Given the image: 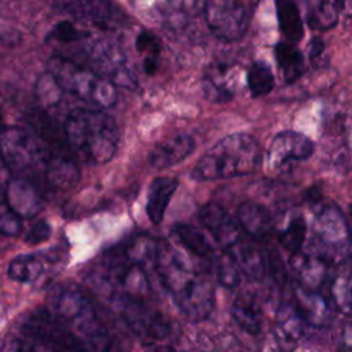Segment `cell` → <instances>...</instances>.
<instances>
[{"instance_id":"6da1fadb","label":"cell","mask_w":352,"mask_h":352,"mask_svg":"<svg viewBox=\"0 0 352 352\" xmlns=\"http://www.w3.org/2000/svg\"><path fill=\"white\" fill-rule=\"evenodd\" d=\"M154 272L188 320L201 322L210 316L214 307L212 282L191 268L166 241H158Z\"/></svg>"},{"instance_id":"7a4b0ae2","label":"cell","mask_w":352,"mask_h":352,"mask_svg":"<svg viewBox=\"0 0 352 352\" xmlns=\"http://www.w3.org/2000/svg\"><path fill=\"white\" fill-rule=\"evenodd\" d=\"M63 129L73 153L87 162L106 164L117 151L120 132L116 120L103 109L72 110Z\"/></svg>"},{"instance_id":"3957f363","label":"cell","mask_w":352,"mask_h":352,"mask_svg":"<svg viewBox=\"0 0 352 352\" xmlns=\"http://www.w3.org/2000/svg\"><path fill=\"white\" fill-rule=\"evenodd\" d=\"M261 160L257 139L246 133H232L219 140L195 164L191 177L198 182L245 176L256 170Z\"/></svg>"},{"instance_id":"277c9868","label":"cell","mask_w":352,"mask_h":352,"mask_svg":"<svg viewBox=\"0 0 352 352\" xmlns=\"http://www.w3.org/2000/svg\"><path fill=\"white\" fill-rule=\"evenodd\" d=\"M48 300L51 311L81 337L89 349H109L110 334L107 327L82 289L73 283H60L51 289Z\"/></svg>"},{"instance_id":"5b68a950","label":"cell","mask_w":352,"mask_h":352,"mask_svg":"<svg viewBox=\"0 0 352 352\" xmlns=\"http://www.w3.org/2000/svg\"><path fill=\"white\" fill-rule=\"evenodd\" d=\"M3 349L85 351L89 346L55 312L38 308L23 320L19 336L11 337L4 342Z\"/></svg>"},{"instance_id":"8992f818","label":"cell","mask_w":352,"mask_h":352,"mask_svg":"<svg viewBox=\"0 0 352 352\" xmlns=\"http://www.w3.org/2000/svg\"><path fill=\"white\" fill-rule=\"evenodd\" d=\"M48 72L63 92L98 109L111 107L117 102V87L89 66H82L62 55L48 60Z\"/></svg>"},{"instance_id":"52a82bcc","label":"cell","mask_w":352,"mask_h":352,"mask_svg":"<svg viewBox=\"0 0 352 352\" xmlns=\"http://www.w3.org/2000/svg\"><path fill=\"white\" fill-rule=\"evenodd\" d=\"M91 280L100 287L104 296L116 293L148 298L151 294L148 271L132 261L121 246L109 250L102 257L98 268L91 272Z\"/></svg>"},{"instance_id":"ba28073f","label":"cell","mask_w":352,"mask_h":352,"mask_svg":"<svg viewBox=\"0 0 352 352\" xmlns=\"http://www.w3.org/2000/svg\"><path fill=\"white\" fill-rule=\"evenodd\" d=\"M106 300L142 342L162 346L173 338V323L161 311L153 308L147 298L111 293L106 294Z\"/></svg>"},{"instance_id":"9c48e42d","label":"cell","mask_w":352,"mask_h":352,"mask_svg":"<svg viewBox=\"0 0 352 352\" xmlns=\"http://www.w3.org/2000/svg\"><path fill=\"white\" fill-rule=\"evenodd\" d=\"M50 154V148L30 129L21 126L0 128V158L16 176L32 179L41 175Z\"/></svg>"},{"instance_id":"30bf717a","label":"cell","mask_w":352,"mask_h":352,"mask_svg":"<svg viewBox=\"0 0 352 352\" xmlns=\"http://www.w3.org/2000/svg\"><path fill=\"white\" fill-rule=\"evenodd\" d=\"M314 238L316 241V250L329 261L342 258L351 245V231L338 208L324 206L316 213Z\"/></svg>"},{"instance_id":"8fae6325","label":"cell","mask_w":352,"mask_h":352,"mask_svg":"<svg viewBox=\"0 0 352 352\" xmlns=\"http://www.w3.org/2000/svg\"><path fill=\"white\" fill-rule=\"evenodd\" d=\"M204 14L210 32L221 41L239 40L249 26V12L242 0H205Z\"/></svg>"},{"instance_id":"7c38bea8","label":"cell","mask_w":352,"mask_h":352,"mask_svg":"<svg viewBox=\"0 0 352 352\" xmlns=\"http://www.w3.org/2000/svg\"><path fill=\"white\" fill-rule=\"evenodd\" d=\"M89 67L116 87L135 89L138 78L125 54L113 43L96 41L85 51Z\"/></svg>"},{"instance_id":"4fadbf2b","label":"cell","mask_w":352,"mask_h":352,"mask_svg":"<svg viewBox=\"0 0 352 352\" xmlns=\"http://www.w3.org/2000/svg\"><path fill=\"white\" fill-rule=\"evenodd\" d=\"M314 142L294 131L279 132L267 150V168L271 170H287L296 162L309 158L314 153Z\"/></svg>"},{"instance_id":"5bb4252c","label":"cell","mask_w":352,"mask_h":352,"mask_svg":"<svg viewBox=\"0 0 352 352\" xmlns=\"http://www.w3.org/2000/svg\"><path fill=\"white\" fill-rule=\"evenodd\" d=\"M56 6L100 29H116L128 19V15L113 0H56Z\"/></svg>"},{"instance_id":"9a60e30c","label":"cell","mask_w":352,"mask_h":352,"mask_svg":"<svg viewBox=\"0 0 352 352\" xmlns=\"http://www.w3.org/2000/svg\"><path fill=\"white\" fill-rule=\"evenodd\" d=\"M4 191L10 206L21 219H32L41 210V194L32 179L14 175Z\"/></svg>"},{"instance_id":"2e32d148","label":"cell","mask_w":352,"mask_h":352,"mask_svg":"<svg viewBox=\"0 0 352 352\" xmlns=\"http://www.w3.org/2000/svg\"><path fill=\"white\" fill-rule=\"evenodd\" d=\"M202 226L210 232L214 241L226 249L235 243L239 238V224L219 204L209 202L199 210Z\"/></svg>"},{"instance_id":"e0dca14e","label":"cell","mask_w":352,"mask_h":352,"mask_svg":"<svg viewBox=\"0 0 352 352\" xmlns=\"http://www.w3.org/2000/svg\"><path fill=\"white\" fill-rule=\"evenodd\" d=\"M296 309L312 327H324L331 322L333 305L323 296L309 287L300 286L294 292Z\"/></svg>"},{"instance_id":"ac0fdd59","label":"cell","mask_w":352,"mask_h":352,"mask_svg":"<svg viewBox=\"0 0 352 352\" xmlns=\"http://www.w3.org/2000/svg\"><path fill=\"white\" fill-rule=\"evenodd\" d=\"M238 78L227 63L210 65L202 78V89L208 100L224 103L235 96Z\"/></svg>"},{"instance_id":"d6986e66","label":"cell","mask_w":352,"mask_h":352,"mask_svg":"<svg viewBox=\"0 0 352 352\" xmlns=\"http://www.w3.org/2000/svg\"><path fill=\"white\" fill-rule=\"evenodd\" d=\"M195 148L194 139L187 133H176L160 142L150 153V165L155 169L173 166L184 161Z\"/></svg>"},{"instance_id":"ffe728a7","label":"cell","mask_w":352,"mask_h":352,"mask_svg":"<svg viewBox=\"0 0 352 352\" xmlns=\"http://www.w3.org/2000/svg\"><path fill=\"white\" fill-rule=\"evenodd\" d=\"M329 260L316 252H297L292 254L290 265L301 286L314 289L318 287L327 275Z\"/></svg>"},{"instance_id":"44dd1931","label":"cell","mask_w":352,"mask_h":352,"mask_svg":"<svg viewBox=\"0 0 352 352\" xmlns=\"http://www.w3.org/2000/svg\"><path fill=\"white\" fill-rule=\"evenodd\" d=\"M236 221L239 227L254 239L265 238L272 227L268 209L253 201H245L238 206Z\"/></svg>"},{"instance_id":"7402d4cb","label":"cell","mask_w":352,"mask_h":352,"mask_svg":"<svg viewBox=\"0 0 352 352\" xmlns=\"http://www.w3.org/2000/svg\"><path fill=\"white\" fill-rule=\"evenodd\" d=\"M309 324L298 314L293 302L280 304L276 314V336L279 342L293 346L307 333Z\"/></svg>"},{"instance_id":"603a6c76","label":"cell","mask_w":352,"mask_h":352,"mask_svg":"<svg viewBox=\"0 0 352 352\" xmlns=\"http://www.w3.org/2000/svg\"><path fill=\"white\" fill-rule=\"evenodd\" d=\"M226 250L232 257L243 275L252 279H260L264 276L267 270V260L258 248L238 239Z\"/></svg>"},{"instance_id":"cb8c5ba5","label":"cell","mask_w":352,"mask_h":352,"mask_svg":"<svg viewBox=\"0 0 352 352\" xmlns=\"http://www.w3.org/2000/svg\"><path fill=\"white\" fill-rule=\"evenodd\" d=\"M232 318L235 323L246 333L256 336L263 330V309L254 296L245 292L241 293L232 304Z\"/></svg>"},{"instance_id":"d4e9b609","label":"cell","mask_w":352,"mask_h":352,"mask_svg":"<svg viewBox=\"0 0 352 352\" xmlns=\"http://www.w3.org/2000/svg\"><path fill=\"white\" fill-rule=\"evenodd\" d=\"M177 184L179 182L175 177H155L151 182L146 212L153 224H160L162 221L170 197L175 194Z\"/></svg>"},{"instance_id":"484cf974","label":"cell","mask_w":352,"mask_h":352,"mask_svg":"<svg viewBox=\"0 0 352 352\" xmlns=\"http://www.w3.org/2000/svg\"><path fill=\"white\" fill-rule=\"evenodd\" d=\"M275 12L280 32L290 43H298L304 37V22L294 0H275Z\"/></svg>"},{"instance_id":"4316f807","label":"cell","mask_w":352,"mask_h":352,"mask_svg":"<svg viewBox=\"0 0 352 352\" xmlns=\"http://www.w3.org/2000/svg\"><path fill=\"white\" fill-rule=\"evenodd\" d=\"M173 238L190 253L194 256L212 260L216 254V250L204 232L190 224H175L172 228Z\"/></svg>"},{"instance_id":"83f0119b","label":"cell","mask_w":352,"mask_h":352,"mask_svg":"<svg viewBox=\"0 0 352 352\" xmlns=\"http://www.w3.org/2000/svg\"><path fill=\"white\" fill-rule=\"evenodd\" d=\"M274 55L286 82H294L302 76L304 56L294 43L279 41L274 47Z\"/></svg>"},{"instance_id":"f1b7e54d","label":"cell","mask_w":352,"mask_h":352,"mask_svg":"<svg viewBox=\"0 0 352 352\" xmlns=\"http://www.w3.org/2000/svg\"><path fill=\"white\" fill-rule=\"evenodd\" d=\"M44 271L43 261L36 254H19L8 264V276L12 280L30 283L41 276Z\"/></svg>"},{"instance_id":"f546056e","label":"cell","mask_w":352,"mask_h":352,"mask_svg":"<svg viewBox=\"0 0 352 352\" xmlns=\"http://www.w3.org/2000/svg\"><path fill=\"white\" fill-rule=\"evenodd\" d=\"M331 305L344 315H352V271H341L334 275L330 285Z\"/></svg>"},{"instance_id":"4dcf8cb0","label":"cell","mask_w":352,"mask_h":352,"mask_svg":"<svg viewBox=\"0 0 352 352\" xmlns=\"http://www.w3.org/2000/svg\"><path fill=\"white\" fill-rule=\"evenodd\" d=\"M248 88L253 98L270 94L275 87V77L270 65L264 60H256L248 70Z\"/></svg>"},{"instance_id":"1f68e13d","label":"cell","mask_w":352,"mask_h":352,"mask_svg":"<svg viewBox=\"0 0 352 352\" xmlns=\"http://www.w3.org/2000/svg\"><path fill=\"white\" fill-rule=\"evenodd\" d=\"M307 22L312 29L327 30L337 23V7L327 0H314L308 6Z\"/></svg>"},{"instance_id":"d6a6232c","label":"cell","mask_w":352,"mask_h":352,"mask_svg":"<svg viewBox=\"0 0 352 352\" xmlns=\"http://www.w3.org/2000/svg\"><path fill=\"white\" fill-rule=\"evenodd\" d=\"M307 234V223L302 216H294L292 217L286 227L279 232V243L280 246L289 252L290 254H294L301 250L304 239Z\"/></svg>"},{"instance_id":"836d02e7","label":"cell","mask_w":352,"mask_h":352,"mask_svg":"<svg viewBox=\"0 0 352 352\" xmlns=\"http://www.w3.org/2000/svg\"><path fill=\"white\" fill-rule=\"evenodd\" d=\"M136 50L143 56V69L147 74H154L160 59V41L148 30H142L136 37Z\"/></svg>"},{"instance_id":"e575fe53","label":"cell","mask_w":352,"mask_h":352,"mask_svg":"<svg viewBox=\"0 0 352 352\" xmlns=\"http://www.w3.org/2000/svg\"><path fill=\"white\" fill-rule=\"evenodd\" d=\"M212 261L214 263V272H216L217 282L223 287L236 289L241 283L242 272L235 264V261L232 260V257L227 253V250L226 253H221V254L216 253Z\"/></svg>"},{"instance_id":"d590c367","label":"cell","mask_w":352,"mask_h":352,"mask_svg":"<svg viewBox=\"0 0 352 352\" xmlns=\"http://www.w3.org/2000/svg\"><path fill=\"white\" fill-rule=\"evenodd\" d=\"M21 217L10 206L6 191L0 187V234L7 236H16L22 230Z\"/></svg>"},{"instance_id":"8d00e7d4","label":"cell","mask_w":352,"mask_h":352,"mask_svg":"<svg viewBox=\"0 0 352 352\" xmlns=\"http://www.w3.org/2000/svg\"><path fill=\"white\" fill-rule=\"evenodd\" d=\"M36 94L44 106H54L60 100L63 89L50 72L41 74L36 82Z\"/></svg>"},{"instance_id":"74e56055","label":"cell","mask_w":352,"mask_h":352,"mask_svg":"<svg viewBox=\"0 0 352 352\" xmlns=\"http://www.w3.org/2000/svg\"><path fill=\"white\" fill-rule=\"evenodd\" d=\"M88 36H89V33L87 30L77 28L70 21H60L54 26V29L48 34V40H52L56 43H63V44H70V43L84 40Z\"/></svg>"},{"instance_id":"f35d334b","label":"cell","mask_w":352,"mask_h":352,"mask_svg":"<svg viewBox=\"0 0 352 352\" xmlns=\"http://www.w3.org/2000/svg\"><path fill=\"white\" fill-rule=\"evenodd\" d=\"M51 226L47 220H38L36 221L32 228L25 235V242L28 245H37L41 242H45L51 236Z\"/></svg>"},{"instance_id":"ab89813d","label":"cell","mask_w":352,"mask_h":352,"mask_svg":"<svg viewBox=\"0 0 352 352\" xmlns=\"http://www.w3.org/2000/svg\"><path fill=\"white\" fill-rule=\"evenodd\" d=\"M326 51V44L320 37H312V40L308 44V56L312 63L322 59L323 54Z\"/></svg>"},{"instance_id":"60d3db41","label":"cell","mask_w":352,"mask_h":352,"mask_svg":"<svg viewBox=\"0 0 352 352\" xmlns=\"http://www.w3.org/2000/svg\"><path fill=\"white\" fill-rule=\"evenodd\" d=\"M342 336H344V345H345V348H352V323L345 326Z\"/></svg>"},{"instance_id":"b9f144b4","label":"cell","mask_w":352,"mask_h":352,"mask_svg":"<svg viewBox=\"0 0 352 352\" xmlns=\"http://www.w3.org/2000/svg\"><path fill=\"white\" fill-rule=\"evenodd\" d=\"M3 121H4V118H3V110H1V106H0V128L4 125Z\"/></svg>"},{"instance_id":"7bdbcfd3","label":"cell","mask_w":352,"mask_h":352,"mask_svg":"<svg viewBox=\"0 0 352 352\" xmlns=\"http://www.w3.org/2000/svg\"><path fill=\"white\" fill-rule=\"evenodd\" d=\"M349 213H351V216H352V205L349 206Z\"/></svg>"}]
</instances>
